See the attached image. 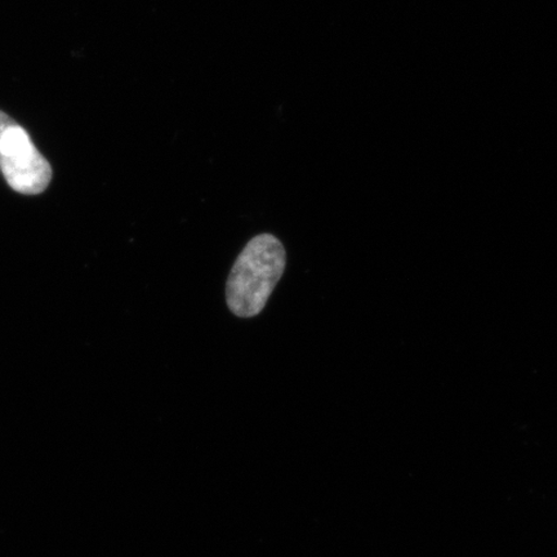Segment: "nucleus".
I'll list each match as a JSON object with an SVG mask.
<instances>
[{
    "instance_id": "nucleus-3",
    "label": "nucleus",
    "mask_w": 557,
    "mask_h": 557,
    "mask_svg": "<svg viewBox=\"0 0 557 557\" xmlns=\"http://www.w3.org/2000/svg\"><path fill=\"white\" fill-rule=\"evenodd\" d=\"M17 124L15 121L12 120L11 116L3 113V111H0V137L4 134L7 129L12 127V125Z\"/></svg>"
},
{
    "instance_id": "nucleus-2",
    "label": "nucleus",
    "mask_w": 557,
    "mask_h": 557,
    "mask_svg": "<svg viewBox=\"0 0 557 557\" xmlns=\"http://www.w3.org/2000/svg\"><path fill=\"white\" fill-rule=\"evenodd\" d=\"M0 171L11 189L24 195L46 191L52 180L50 163L17 124L0 137Z\"/></svg>"
},
{
    "instance_id": "nucleus-1",
    "label": "nucleus",
    "mask_w": 557,
    "mask_h": 557,
    "mask_svg": "<svg viewBox=\"0 0 557 557\" xmlns=\"http://www.w3.org/2000/svg\"><path fill=\"white\" fill-rule=\"evenodd\" d=\"M287 267L283 243L271 234L255 236L235 260L226 283V304L235 317L260 315Z\"/></svg>"
}]
</instances>
